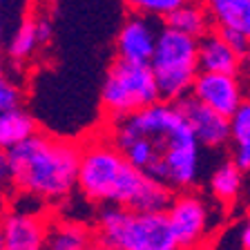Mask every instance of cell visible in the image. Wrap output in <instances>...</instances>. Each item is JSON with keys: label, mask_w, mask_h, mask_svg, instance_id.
<instances>
[{"label": "cell", "mask_w": 250, "mask_h": 250, "mask_svg": "<svg viewBox=\"0 0 250 250\" xmlns=\"http://www.w3.org/2000/svg\"><path fill=\"white\" fill-rule=\"evenodd\" d=\"M105 132L136 167L172 192L197 186L203 146L177 103L156 101L127 116L107 119Z\"/></svg>", "instance_id": "obj_1"}, {"label": "cell", "mask_w": 250, "mask_h": 250, "mask_svg": "<svg viewBox=\"0 0 250 250\" xmlns=\"http://www.w3.org/2000/svg\"><path fill=\"white\" fill-rule=\"evenodd\" d=\"M78 192L96 206H125L136 210H166L174 194L136 167L105 130L81 143Z\"/></svg>", "instance_id": "obj_2"}, {"label": "cell", "mask_w": 250, "mask_h": 250, "mask_svg": "<svg viewBox=\"0 0 250 250\" xmlns=\"http://www.w3.org/2000/svg\"><path fill=\"white\" fill-rule=\"evenodd\" d=\"M14 188L41 203H61L78 190L81 143L38 130L9 150Z\"/></svg>", "instance_id": "obj_3"}, {"label": "cell", "mask_w": 250, "mask_h": 250, "mask_svg": "<svg viewBox=\"0 0 250 250\" xmlns=\"http://www.w3.org/2000/svg\"><path fill=\"white\" fill-rule=\"evenodd\" d=\"M94 232L99 241L116 250H183L166 210L101 206Z\"/></svg>", "instance_id": "obj_4"}, {"label": "cell", "mask_w": 250, "mask_h": 250, "mask_svg": "<svg viewBox=\"0 0 250 250\" xmlns=\"http://www.w3.org/2000/svg\"><path fill=\"white\" fill-rule=\"evenodd\" d=\"M161 101L177 103L192 92L199 76V41L183 31L163 25L159 31L154 56L150 61Z\"/></svg>", "instance_id": "obj_5"}, {"label": "cell", "mask_w": 250, "mask_h": 250, "mask_svg": "<svg viewBox=\"0 0 250 250\" xmlns=\"http://www.w3.org/2000/svg\"><path fill=\"white\" fill-rule=\"evenodd\" d=\"M161 101L150 62H130L116 58L107 69L101 103L107 119L127 116Z\"/></svg>", "instance_id": "obj_6"}, {"label": "cell", "mask_w": 250, "mask_h": 250, "mask_svg": "<svg viewBox=\"0 0 250 250\" xmlns=\"http://www.w3.org/2000/svg\"><path fill=\"white\" fill-rule=\"evenodd\" d=\"M166 212L183 250H199L208 246L210 208L201 194L194 190H179L172 194Z\"/></svg>", "instance_id": "obj_7"}, {"label": "cell", "mask_w": 250, "mask_h": 250, "mask_svg": "<svg viewBox=\"0 0 250 250\" xmlns=\"http://www.w3.org/2000/svg\"><path fill=\"white\" fill-rule=\"evenodd\" d=\"M190 94L214 112L230 119L246 101V83L239 74L199 72Z\"/></svg>", "instance_id": "obj_8"}, {"label": "cell", "mask_w": 250, "mask_h": 250, "mask_svg": "<svg viewBox=\"0 0 250 250\" xmlns=\"http://www.w3.org/2000/svg\"><path fill=\"white\" fill-rule=\"evenodd\" d=\"M177 105L181 109V114L186 116V121L190 123L194 136L206 150H221V147H226L230 143L228 116L214 112L212 107H208L206 103L194 99L192 94H188L181 101H177Z\"/></svg>", "instance_id": "obj_9"}, {"label": "cell", "mask_w": 250, "mask_h": 250, "mask_svg": "<svg viewBox=\"0 0 250 250\" xmlns=\"http://www.w3.org/2000/svg\"><path fill=\"white\" fill-rule=\"evenodd\" d=\"M159 31L154 18L130 14L116 34V58L130 62H150L154 56Z\"/></svg>", "instance_id": "obj_10"}, {"label": "cell", "mask_w": 250, "mask_h": 250, "mask_svg": "<svg viewBox=\"0 0 250 250\" xmlns=\"http://www.w3.org/2000/svg\"><path fill=\"white\" fill-rule=\"evenodd\" d=\"M49 217L38 210H7L0 217L5 250H42Z\"/></svg>", "instance_id": "obj_11"}, {"label": "cell", "mask_w": 250, "mask_h": 250, "mask_svg": "<svg viewBox=\"0 0 250 250\" xmlns=\"http://www.w3.org/2000/svg\"><path fill=\"white\" fill-rule=\"evenodd\" d=\"M96 239L94 226L76 219L49 217L42 250H87Z\"/></svg>", "instance_id": "obj_12"}, {"label": "cell", "mask_w": 250, "mask_h": 250, "mask_svg": "<svg viewBox=\"0 0 250 250\" xmlns=\"http://www.w3.org/2000/svg\"><path fill=\"white\" fill-rule=\"evenodd\" d=\"M199 67H201V72L239 74L241 54L214 27L210 34L199 38Z\"/></svg>", "instance_id": "obj_13"}, {"label": "cell", "mask_w": 250, "mask_h": 250, "mask_svg": "<svg viewBox=\"0 0 250 250\" xmlns=\"http://www.w3.org/2000/svg\"><path fill=\"white\" fill-rule=\"evenodd\" d=\"M52 36V29L45 21H34L27 18L21 22V27L14 31L9 45H7V54L14 62H25L29 61L41 45H45Z\"/></svg>", "instance_id": "obj_14"}, {"label": "cell", "mask_w": 250, "mask_h": 250, "mask_svg": "<svg viewBox=\"0 0 250 250\" xmlns=\"http://www.w3.org/2000/svg\"><path fill=\"white\" fill-rule=\"evenodd\" d=\"M166 25L177 31H183V34L197 38V41L203 38L206 34H210V31L217 27L212 21L210 9L201 0H190V2H186L183 7H179L174 14H170L166 18Z\"/></svg>", "instance_id": "obj_15"}, {"label": "cell", "mask_w": 250, "mask_h": 250, "mask_svg": "<svg viewBox=\"0 0 250 250\" xmlns=\"http://www.w3.org/2000/svg\"><path fill=\"white\" fill-rule=\"evenodd\" d=\"M38 132V125L34 116L25 107L9 109V112H0V147L2 150H14L21 146L22 141L34 136Z\"/></svg>", "instance_id": "obj_16"}, {"label": "cell", "mask_w": 250, "mask_h": 250, "mask_svg": "<svg viewBox=\"0 0 250 250\" xmlns=\"http://www.w3.org/2000/svg\"><path fill=\"white\" fill-rule=\"evenodd\" d=\"M244 174L246 170L234 161H224L210 177V192L219 203H234L244 190Z\"/></svg>", "instance_id": "obj_17"}, {"label": "cell", "mask_w": 250, "mask_h": 250, "mask_svg": "<svg viewBox=\"0 0 250 250\" xmlns=\"http://www.w3.org/2000/svg\"><path fill=\"white\" fill-rule=\"evenodd\" d=\"M217 27H234L250 38V0H203Z\"/></svg>", "instance_id": "obj_18"}, {"label": "cell", "mask_w": 250, "mask_h": 250, "mask_svg": "<svg viewBox=\"0 0 250 250\" xmlns=\"http://www.w3.org/2000/svg\"><path fill=\"white\" fill-rule=\"evenodd\" d=\"M230 146L232 159L250 172V96H246L239 109L230 116Z\"/></svg>", "instance_id": "obj_19"}, {"label": "cell", "mask_w": 250, "mask_h": 250, "mask_svg": "<svg viewBox=\"0 0 250 250\" xmlns=\"http://www.w3.org/2000/svg\"><path fill=\"white\" fill-rule=\"evenodd\" d=\"M186 2L190 0H123V5L127 7L130 14H141V16H147V18H161L166 21L170 14L183 7Z\"/></svg>", "instance_id": "obj_20"}, {"label": "cell", "mask_w": 250, "mask_h": 250, "mask_svg": "<svg viewBox=\"0 0 250 250\" xmlns=\"http://www.w3.org/2000/svg\"><path fill=\"white\" fill-rule=\"evenodd\" d=\"M25 103V89L21 83H16L14 78L0 74V112L18 109Z\"/></svg>", "instance_id": "obj_21"}, {"label": "cell", "mask_w": 250, "mask_h": 250, "mask_svg": "<svg viewBox=\"0 0 250 250\" xmlns=\"http://www.w3.org/2000/svg\"><path fill=\"white\" fill-rule=\"evenodd\" d=\"M0 192L11 194L16 192L14 188V172H11V159L9 152L0 147Z\"/></svg>", "instance_id": "obj_22"}, {"label": "cell", "mask_w": 250, "mask_h": 250, "mask_svg": "<svg viewBox=\"0 0 250 250\" xmlns=\"http://www.w3.org/2000/svg\"><path fill=\"white\" fill-rule=\"evenodd\" d=\"M217 29H219V34H221V36H224L226 41H228L230 45H232L234 49H237V52H239L241 56H244L246 49L250 47V38L246 36L244 31L234 29V27H217Z\"/></svg>", "instance_id": "obj_23"}, {"label": "cell", "mask_w": 250, "mask_h": 250, "mask_svg": "<svg viewBox=\"0 0 250 250\" xmlns=\"http://www.w3.org/2000/svg\"><path fill=\"white\" fill-rule=\"evenodd\" d=\"M239 76L244 78L246 87L250 89V47L246 49V54L241 56V69H239Z\"/></svg>", "instance_id": "obj_24"}, {"label": "cell", "mask_w": 250, "mask_h": 250, "mask_svg": "<svg viewBox=\"0 0 250 250\" xmlns=\"http://www.w3.org/2000/svg\"><path fill=\"white\" fill-rule=\"evenodd\" d=\"M239 246H241V250H250V219H246V224L241 226Z\"/></svg>", "instance_id": "obj_25"}, {"label": "cell", "mask_w": 250, "mask_h": 250, "mask_svg": "<svg viewBox=\"0 0 250 250\" xmlns=\"http://www.w3.org/2000/svg\"><path fill=\"white\" fill-rule=\"evenodd\" d=\"M87 250H116V248H112V246H107V244H103V241H99V239H94V244L89 246Z\"/></svg>", "instance_id": "obj_26"}, {"label": "cell", "mask_w": 250, "mask_h": 250, "mask_svg": "<svg viewBox=\"0 0 250 250\" xmlns=\"http://www.w3.org/2000/svg\"><path fill=\"white\" fill-rule=\"evenodd\" d=\"M5 197H7L5 192H0V217L7 212V201H5Z\"/></svg>", "instance_id": "obj_27"}, {"label": "cell", "mask_w": 250, "mask_h": 250, "mask_svg": "<svg viewBox=\"0 0 250 250\" xmlns=\"http://www.w3.org/2000/svg\"><path fill=\"white\" fill-rule=\"evenodd\" d=\"M0 250H5V237H2V228H0Z\"/></svg>", "instance_id": "obj_28"}, {"label": "cell", "mask_w": 250, "mask_h": 250, "mask_svg": "<svg viewBox=\"0 0 250 250\" xmlns=\"http://www.w3.org/2000/svg\"><path fill=\"white\" fill-rule=\"evenodd\" d=\"M0 74H5V62H2V58H0Z\"/></svg>", "instance_id": "obj_29"}, {"label": "cell", "mask_w": 250, "mask_h": 250, "mask_svg": "<svg viewBox=\"0 0 250 250\" xmlns=\"http://www.w3.org/2000/svg\"><path fill=\"white\" fill-rule=\"evenodd\" d=\"M2 2V0H0ZM0 49H2V25H0Z\"/></svg>", "instance_id": "obj_30"}, {"label": "cell", "mask_w": 250, "mask_h": 250, "mask_svg": "<svg viewBox=\"0 0 250 250\" xmlns=\"http://www.w3.org/2000/svg\"><path fill=\"white\" fill-rule=\"evenodd\" d=\"M199 250H208V246H203V248H199Z\"/></svg>", "instance_id": "obj_31"}]
</instances>
